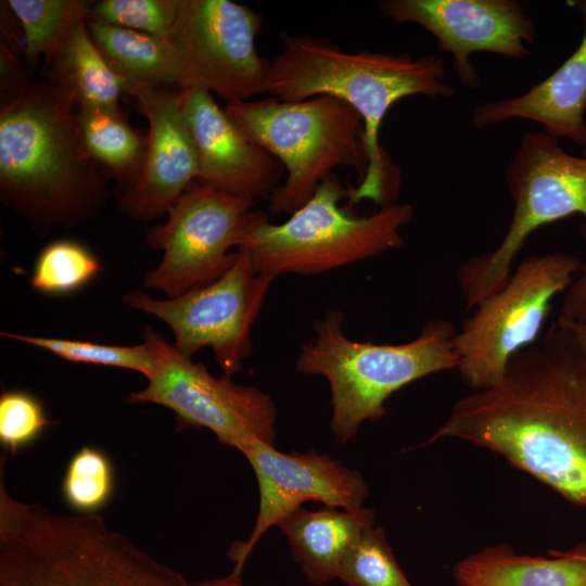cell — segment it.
Wrapping results in <instances>:
<instances>
[{
  "instance_id": "obj_1",
  "label": "cell",
  "mask_w": 586,
  "mask_h": 586,
  "mask_svg": "<svg viewBox=\"0 0 586 586\" xmlns=\"http://www.w3.org/2000/svg\"><path fill=\"white\" fill-rule=\"evenodd\" d=\"M486 448L586 507V359L553 322L500 381L459 399L429 440Z\"/></svg>"
},
{
  "instance_id": "obj_2",
  "label": "cell",
  "mask_w": 586,
  "mask_h": 586,
  "mask_svg": "<svg viewBox=\"0 0 586 586\" xmlns=\"http://www.w3.org/2000/svg\"><path fill=\"white\" fill-rule=\"evenodd\" d=\"M77 104L48 77L1 93L0 194L39 235L92 220L106 200Z\"/></svg>"
},
{
  "instance_id": "obj_3",
  "label": "cell",
  "mask_w": 586,
  "mask_h": 586,
  "mask_svg": "<svg viewBox=\"0 0 586 586\" xmlns=\"http://www.w3.org/2000/svg\"><path fill=\"white\" fill-rule=\"evenodd\" d=\"M441 56L412 58L407 53L346 52L326 39L282 36V50L269 61L265 92L281 101L331 95L361 117L368 168L349 204L370 200L384 207L395 203L400 174L380 144V128L390 109L410 95L451 98L456 89L445 81Z\"/></svg>"
},
{
  "instance_id": "obj_4",
  "label": "cell",
  "mask_w": 586,
  "mask_h": 586,
  "mask_svg": "<svg viewBox=\"0 0 586 586\" xmlns=\"http://www.w3.org/2000/svg\"><path fill=\"white\" fill-rule=\"evenodd\" d=\"M0 476V584L194 586L98 514L53 513L12 497Z\"/></svg>"
},
{
  "instance_id": "obj_5",
  "label": "cell",
  "mask_w": 586,
  "mask_h": 586,
  "mask_svg": "<svg viewBox=\"0 0 586 586\" xmlns=\"http://www.w3.org/2000/svg\"><path fill=\"white\" fill-rule=\"evenodd\" d=\"M343 315L328 310L314 327V336L301 348L296 369L323 377L331 390L330 426L336 441L347 442L365 421L386 413V399L424 377L456 370V328L442 318L429 320L419 335L403 344L349 340L342 330Z\"/></svg>"
},
{
  "instance_id": "obj_6",
  "label": "cell",
  "mask_w": 586,
  "mask_h": 586,
  "mask_svg": "<svg viewBox=\"0 0 586 586\" xmlns=\"http://www.w3.org/2000/svg\"><path fill=\"white\" fill-rule=\"evenodd\" d=\"M228 116L283 165L286 179L270 199L273 214H292L337 166L364 177L368 168L364 123L344 101L316 95L286 102L276 98L228 103Z\"/></svg>"
},
{
  "instance_id": "obj_7",
  "label": "cell",
  "mask_w": 586,
  "mask_h": 586,
  "mask_svg": "<svg viewBox=\"0 0 586 586\" xmlns=\"http://www.w3.org/2000/svg\"><path fill=\"white\" fill-rule=\"evenodd\" d=\"M347 191L335 174L280 225L268 220L243 240L257 272L316 275L377 256L405 244L402 229L411 220V205L393 203L366 217L340 206Z\"/></svg>"
},
{
  "instance_id": "obj_8",
  "label": "cell",
  "mask_w": 586,
  "mask_h": 586,
  "mask_svg": "<svg viewBox=\"0 0 586 586\" xmlns=\"http://www.w3.org/2000/svg\"><path fill=\"white\" fill-rule=\"evenodd\" d=\"M505 180L514 204L506 234L494 250L469 258L457 271L467 308L475 307L506 284L514 259L538 228L581 215V234L586 243V156L569 154L558 139L530 130L521 138Z\"/></svg>"
},
{
  "instance_id": "obj_9",
  "label": "cell",
  "mask_w": 586,
  "mask_h": 586,
  "mask_svg": "<svg viewBox=\"0 0 586 586\" xmlns=\"http://www.w3.org/2000/svg\"><path fill=\"white\" fill-rule=\"evenodd\" d=\"M583 264L559 251L530 255L474 307L454 336L456 370L472 392L497 384L510 358L538 341L552 300L565 293Z\"/></svg>"
},
{
  "instance_id": "obj_10",
  "label": "cell",
  "mask_w": 586,
  "mask_h": 586,
  "mask_svg": "<svg viewBox=\"0 0 586 586\" xmlns=\"http://www.w3.org/2000/svg\"><path fill=\"white\" fill-rule=\"evenodd\" d=\"M254 200L228 194L193 181L167 213V220L150 228L146 243L163 252L161 263L143 279L145 289L175 297L206 285L237 260L246 235L268 220L251 211Z\"/></svg>"
},
{
  "instance_id": "obj_11",
  "label": "cell",
  "mask_w": 586,
  "mask_h": 586,
  "mask_svg": "<svg viewBox=\"0 0 586 586\" xmlns=\"http://www.w3.org/2000/svg\"><path fill=\"white\" fill-rule=\"evenodd\" d=\"M143 343L154 370L145 387L128 402L152 403L170 409L179 429H207L217 440L241 451L254 441L273 445L277 411L271 398L255 386L216 378L146 327Z\"/></svg>"
},
{
  "instance_id": "obj_12",
  "label": "cell",
  "mask_w": 586,
  "mask_h": 586,
  "mask_svg": "<svg viewBox=\"0 0 586 586\" xmlns=\"http://www.w3.org/2000/svg\"><path fill=\"white\" fill-rule=\"evenodd\" d=\"M275 277L257 272L251 254L239 249L237 260L217 280L166 300L144 291L127 292L129 307L164 321L174 334V347L191 357L211 347L224 372L231 378L251 354V331Z\"/></svg>"
},
{
  "instance_id": "obj_13",
  "label": "cell",
  "mask_w": 586,
  "mask_h": 586,
  "mask_svg": "<svg viewBox=\"0 0 586 586\" xmlns=\"http://www.w3.org/2000/svg\"><path fill=\"white\" fill-rule=\"evenodd\" d=\"M262 16L229 0H180L170 36L186 69L189 88H202L228 101H250L265 92L269 61L256 52Z\"/></svg>"
},
{
  "instance_id": "obj_14",
  "label": "cell",
  "mask_w": 586,
  "mask_h": 586,
  "mask_svg": "<svg viewBox=\"0 0 586 586\" xmlns=\"http://www.w3.org/2000/svg\"><path fill=\"white\" fill-rule=\"evenodd\" d=\"M380 11L397 24H417L449 53L460 84L476 88L480 75L470 58L488 52L521 60L530 55L536 26L515 0H383Z\"/></svg>"
},
{
  "instance_id": "obj_15",
  "label": "cell",
  "mask_w": 586,
  "mask_h": 586,
  "mask_svg": "<svg viewBox=\"0 0 586 586\" xmlns=\"http://www.w3.org/2000/svg\"><path fill=\"white\" fill-rule=\"evenodd\" d=\"M242 453L258 484L259 506L255 525L245 542L230 547L229 556L242 568L262 536L273 525L300 509L317 501L328 507L356 509L369 495L362 475L326 455L281 453L273 445L254 441Z\"/></svg>"
},
{
  "instance_id": "obj_16",
  "label": "cell",
  "mask_w": 586,
  "mask_h": 586,
  "mask_svg": "<svg viewBox=\"0 0 586 586\" xmlns=\"http://www.w3.org/2000/svg\"><path fill=\"white\" fill-rule=\"evenodd\" d=\"M180 89L143 88L132 94L149 123L148 141L140 175L118 206L137 220L167 214L198 178V157L183 119Z\"/></svg>"
},
{
  "instance_id": "obj_17",
  "label": "cell",
  "mask_w": 586,
  "mask_h": 586,
  "mask_svg": "<svg viewBox=\"0 0 586 586\" xmlns=\"http://www.w3.org/2000/svg\"><path fill=\"white\" fill-rule=\"evenodd\" d=\"M181 111L198 157L196 181L252 200L272 194L283 165L247 137L202 88L180 89Z\"/></svg>"
},
{
  "instance_id": "obj_18",
  "label": "cell",
  "mask_w": 586,
  "mask_h": 586,
  "mask_svg": "<svg viewBox=\"0 0 586 586\" xmlns=\"http://www.w3.org/2000/svg\"><path fill=\"white\" fill-rule=\"evenodd\" d=\"M568 4L582 17L583 37L574 52L547 78L517 97L484 101L472 112L476 128L511 119L539 124L556 139L586 149V0Z\"/></svg>"
},
{
  "instance_id": "obj_19",
  "label": "cell",
  "mask_w": 586,
  "mask_h": 586,
  "mask_svg": "<svg viewBox=\"0 0 586 586\" xmlns=\"http://www.w3.org/2000/svg\"><path fill=\"white\" fill-rule=\"evenodd\" d=\"M373 524L374 512L364 507H326L315 511L301 507L278 526L307 581L323 585L337 577L348 549Z\"/></svg>"
},
{
  "instance_id": "obj_20",
  "label": "cell",
  "mask_w": 586,
  "mask_h": 586,
  "mask_svg": "<svg viewBox=\"0 0 586 586\" xmlns=\"http://www.w3.org/2000/svg\"><path fill=\"white\" fill-rule=\"evenodd\" d=\"M453 575L457 586H586V543L549 557L496 544L461 559Z\"/></svg>"
},
{
  "instance_id": "obj_21",
  "label": "cell",
  "mask_w": 586,
  "mask_h": 586,
  "mask_svg": "<svg viewBox=\"0 0 586 586\" xmlns=\"http://www.w3.org/2000/svg\"><path fill=\"white\" fill-rule=\"evenodd\" d=\"M90 36L125 91L143 88H189L180 56L168 39L87 18Z\"/></svg>"
},
{
  "instance_id": "obj_22",
  "label": "cell",
  "mask_w": 586,
  "mask_h": 586,
  "mask_svg": "<svg viewBox=\"0 0 586 586\" xmlns=\"http://www.w3.org/2000/svg\"><path fill=\"white\" fill-rule=\"evenodd\" d=\"M87 18L74 25L44 66L47 77L68 92L78 109L119 110L123 82L94 44Z\"/></svg>"
},
{
  "instance_id": "obj_23",
  "label": "cell",
  "mask_w": 586,
  "mask_h": 586,
  "mask_svg": "<svg viewBox=\"0 0 586 586\" xmlns=\"http://www.w3.org/2000/svg\"><path fill=\"white\" fill-rule=\"evenodd\" d=\"M84 143L100 168L130 188L138 179L148 132L133 129L122 110L77 109Z\"/></svg>"
},
{
  "instance_id": "obj_24",
  "label": "cell",
  "mask_w": 586,
  "mask_h": 586,
  "mask_svg": "<svg viewBox=\"0 0 586 586\" xmlns=\"http://www.w3.org/2000/svg\"><path fill=\"white\" fill-rule=\"evenodd\" d=\"M5 5L22 25L26 58L37 61L42 56L44 66L90 8L81 0H9Z\"/></svg>"
},
{
  "instance_id": "obj_25",
  "label": "cell",
  "mask_w": 586,
  "mask_h": 586,
  "mask_svg": "<svg viewBox=\"0 0 586 586\" xmlns=\"http://www.w3.org/2000/svg\"><path fill=\"white\" fill-rule=\"evenodd\" d=\"M101 269L100 260L86 246L59 240L48 244L38 255L30 285L42 293L64 294L86 284Z\"/></svg>"
},
{
  "instance_id": "obj_26",
  "label": "cell",
  "mask_w": 586,
  "mask_h": 586,
  "mask_svg": "<svg viewBox=\"0 0 586 586\" xmlns=\"http://www.w3.org/2000/svg\"><path fill=\"white\" fill-rule=\"evenodd\" d=\"M346 586H412L382 528L370 526L344 556L337 577Z\"/></svg>"
},
{
  "instance_id": "obj_27",
  "label": "cell",
  "mask_w": 586,
  "mask_h": 586,
  "mask_svg": "<svg viewBox=\"0 0 586 586\" xmlns=\"http://www.w3.org/2000/svg\"><path fill=\"white\" fill-rule=\"evenodd\" d=\"M1 335L43 348L62 359L73 362L129 369L140 372L146 379L151 377L154 370L153 356L143 342L138 345L119 346L9 332H1Z\"/></svg>"
},
{
  "instance_id": "obj_28",
  "label": "cell",
  "mask_w": 586,
  "mask_h": 586,
  "mask_svg": "<svg viewBox=\"0 0 586 586\" xmlns=\"http://www.w3.org/2000/svg\"><path fill=\"white\" fill-rule=\"evenodd\" d=\"M112 491L109 458L93 447L80 448L71 459L62 483L67 505L80 514H93L109 501Z\"/></svg>"
},
{
  "instance_id": "obj_29",
  "label": "cell",
  "mask_w": 586,
  "mask_h": 586,
  "mask_svg": "<svg viewBox=\"0 0 586 586\" xmlns=\"http://www.w3.org/2000/svg\"><path fill=\"white\" fill-rule=\"evenodd\" d=\"M179 5L180 0H102L90 5L88 18L167 39Z\"/></svg>"
},
{
  "instance_id": "obj_30",
  "label": "cell",
  "mask_w": 586,
  "mask_h": 586,
  "mask_svg": "<svg viewBox=\"0 0 586 586\" xmlns=\"http://www.w3.org/2000/svg\"><path fill=\"white\" fill-rule=\"evenodd\" d=\"M52 422L39 400L23 391L3 392L0 397V442L12 455L35 441Z\"/></svg>"
},
{
  "instance_id": "obj_31",
  "label": "cell",
  "mask_w": 586,
  "mask_h": 586,
  "mask_svg": "<svg viewBox=\"0 0 586 586\" xmlns=\"http://www.w3.org/2000/svg\"><path fill=\"white\" fill-rule=\"evenodd\" d=\"M558 318L586 322V264L565 291Z\"/></svg>"
},
{
  "instance_id": "obj_32",
  "label": "cell",
  "mask_w": 586,
  "mask_h": 586,
  "mask_svg": "<svg viewBox=\"0 0 586 586\" xmlns=\"http://www.w3.org/2000/svg\"><path fill=\"white\" fill-rule=\"evenodd\" d=\"M556 324L572 340L586 359V322L558 318Z\"/></svg>"
},
{
  "instance_id": "obj_33",
  "label": "cell",
  "mask_w": 586,
  "mask_h": 586,
  "mask_svg": "<svg viewBox=\"0 0 586 586\" xmlns=\"http://www.w3.org/2000/svg\"><path fill=\"white\" fill-rule=\"evenodd\" d=\"M194 586H243L241 571L233 570L227 576L193 583Z\"/></svg>"
},
{
  "instance_id": "obj_34",
  "label": "cell",
  "mask_w": 586,
  "mask_h": 586,
  "mask_svg": "<svg viewBox=\"0 0 586 586\" xmlns=\"http://www.w3.org/2000/svg\"><path fill=\"white\" fill-rule=\"evenodd\" d=\"M481 586H495V585H481Z\"/></svg>"
},
{
  "instance_id": "obj_35",
  "label": "cell",
  "mask_w": 586,
  "mask_h": 586,
  "mask_svg": "<svg viewBox=\"0 0 586 586\" xmlns=\"http://www.w3.org/2000/svg\"><path fill=\"white\" fill-rule=\"evenodd\" d=\"M583 152H584V154H586V149Z\"/></svg>"
},
{
  "instance_id": "obj_36",
  "label": "cell",
  "mask_w": 586,
  "mask_h": 586,
  "mask_svg": "<svg viewBox=\"0 0 586 586\" xmlns=\"http://www.w3.org/2000/svg\"><path fill=\"white\" fill-rule=\"evenodd\" d=\"M0 586H5V585H3V584H0Z\"/></svg>"
}]
</instances>
